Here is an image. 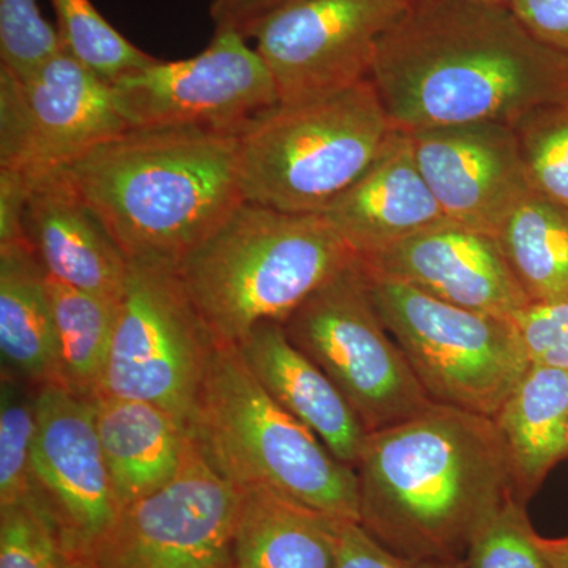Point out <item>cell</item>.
Instances as JSON below:
<instances>
[{
  "label": "cell",
  "instance_id": "1",
  "mask_svg": "<svg viewBox=\"0 0 568 568\" xmlns=\"http://www.w3.org/2000/svg\"><path fill=\"white\" fill-rule=\"evenodd\" d=\"M368 78L395 129L514 126L568 99V54L536 39L510 7L414 0L377 41Z\"/></svg>",
  "mask_w": 568,
  "mask_h": 568
},
{
  "label": "cell",
  "instance_id": "2",
  "mask_svg": "<svg viewBox=\"0 0 568 568\" xmlns=\"http://www.w3.org/2000/svg\"><path fill=\"white\" fill-rule=\"evenodd\" d=\"M354 469L358 525L410 559L465 560L478 529L515 497L495 420L437 403L368 433Z\"/></svg>",
  "mask_w": 568,
  "mask_h": 568
},
{
  "label": "cell",
  "instance_id": "3",
  "mask_svg": "<svg viewBox=\"0 0 568 568\" xmlns=\"http://www.w3.org/2000/svg\"><path fill=\"white\" fill-rule=\"evenodd\" d=\"M62 171L130 261L178 265L244 203L235 133L130 129Z\"/></svg>",
  "mask_w": 568,
  "mask_h": 568
},
{
  "label": "cell",
  "instance_id": "4",
  "mask_svg": "<svg viewBox=\"0 0 568 568\" xmlns=\"http://www.w3.org/2000/svg\"><path fill=\"white\" fill-rule=\"evenodd\" d=\"M354 257L323 213L244 201L175 271L216 346H237L257 325L283 323Z\"/></svg>",
  "mask_w": 568,
  "mask_h": 568
},
{
  "label": "cell",
  "instance_id": "5",
  "mask_svg": "<svg viewBox=\"0 0 568 568\" xmlns=\"http://www.w3.org/2000/svg\"><path fill=\"white\" fill-rule=\"evenodd\" d=\"M186 435L234 487L272 489L331 517L358 521L354 467L272 399L237 346H216Z\"/></svg>",
  "mask_w": 568,
  "mask_h": 568
},
{
  "label": "cell",
  "instance_id": "6",
  "mask_svg": "<svg viewBox=\"0 0 568 568\" xmlns=\"http://www.w3.org/2000/svg\"><path fill=\"white\" fill-rule=\"evenodd\" d=\"M394 130L369 78L332 95L278 103L237 134L242 196L275 211L323 213Z\"/></svg>",
  "mask_w": 568,
  "mask_h": 568
},
{
  "label": "cell",
  "instance_id": "7",
  "mask_svg": "<svg viewBox=\"0 0 568 568\" xmlns=\"http://www.w3.org/2000/svg\"><path fill=\"white\" fill-rule=\"evenodd\" d=\"M361 264L377 315L429 399L495 418L532 365L514 320L459 308Z\"/></svg>",
  "mask_w": 568,
  "mask_h": 568
},
{
  "label": "cell",
  "instance_id": "8",
  "mask_svg": "<svg viewBox=\"0 0 568 568\" xmlns=\"http://www.w3.org/2000/svg\"><path fill=\"white\" fill-rule=\"evenodd\" d=\"M282 325L291 343L339 388L366 433L402 424L435 405L377 315L357 256Z\"/></svg>",
  "mask_w": 568,
  "mask_h": 568
},
{
  "label": "cell",
  "instance_id": "9",
  "mask_svg": "<svg viewBox=\"0 0 568 568\" xmlns=\"http://www.w3.org/2000/svg\"><path fill=\"white\" fill-rule=\"evenodd\" d=\"M215 349L175 265L130 261L97 395L151 403L186 432Z\"/></svg>",
  "mask_w": 568,
  "mask_h": 568
},
{
  "label": "cell",
  "instance_id": "10",
  "mask_svg": "<svg viewBox=\"0 0 568 568\" xmlns=\"http://www.w3.org/2000/svg\"><path fill=\"white\" fill-rule=\"evenodd\" d=\"M130 129H204L239 134L280 103L271 71L241 33L215 31L183 61H156L111 84Z\"/></svg>",
  "mask_w": 568,
  "mask_h": 568
},
{
  "label": "cell",
  "instance_id": "11",
  "mask_svg": "<svg viewBox=\"0 0 568 568\" xmlns=\"http://www.w3.org/2000/svg\"><path fill=\"white\" fill-rule=\"evenodd\" d=\"M111 84L65 50L20 78L0 65V168L26 178L65 170L129 132Z\"/></svg>",
  "mask_w": 568,
  "mask_h": 568
},
{
  "label": "cell",
  "instance_id": "12",
  "mask_svg": "<svg viewBox=\"0 0 568 568\" xmlns=\"http://www.w3.org/2000/svg\"><path fill=\"white\" fill-rule=\"evenodd\" d=\"M239 504L190 440L178 476L123 507L89 556L95 568H233Z\"/></svg>",
  "mask_w": 568,
  "mask_h": 568
},
{
  "label": "cell",
  "instance_id": "13",
  "mask_svg": "<svg viewBox=\"0 0 568 568\" xmlns=\"http://www.w3.org/2000/svg\"><path fill=\"white\" fill-rule=\"evenodd\" d=\"M403 0H297L271 14L250 39L271 71L280 103H301L368 80L381 36Z\"/></svg>",
  "mask_w": 568,
  "mask_h": 568
},
{
  "label": "cell",
  "instance_id": "14",
  "mask_svg": "<svg viewBox=\"0 0 568 568\" xmlns=\"http://www.w3.org/2000/svg\"><path fill=\"white\" fill-rule=\"evenodd\" d=\"M32 477L58 523L63 548L91 555L119 514L93 399L58 384L37 387Z\"/></svg>",
  "mask_w": 568,
  "mask_h": 568
},
{
  "label": "cell",
  "instance_id": "15",
  "mask_svg": "<svg viewBox=\"0 0 568 568\" xmlns=\"http://www.w3.org/2000/svg\"><path fill=\"white\" fill-rule=\"evenodd\" d=\"M409 133L414 155L450 222L495 235L530 192L514 126L503 122L433 126Z\"/></svg>",
  "mask_w": 568,
  "mask_h": 568
},
{
  "label": "cell",
  "instance_id": "16",
  "mask_svg": "<svg viewBox=\"0 0 568 568\" xmlns=\"http://www.w3.org/2000/svg\"><path fill=\"white\" fill-rule=\"evenodd\" d=\"M361 261L372 271L470 312L514 320L530 305L495 235L450 220Z\"/></svg>",
  "mask_w": 568,
  "mask_h": 568
},
{
  "label": "cell",
  "instance_id": "17",
  "mask_svg": "<svg viewBox=\"0 0 568 568\" xmlns=\"http://www.w3.org/2000/svg\"><path fill=\"white\" fill-rule=\"evenodd\" d=\"M26 244L44 272L85 293L121 301L130 260L63 171L28 178Z\"/></svg>",
  "mask_w": 568,
  "mask_h": 568
},
{
  "label": "cell",
  "instance_id": "18",
  "mask_svg": "<svg viewBox=\"0 0 568 568\" xmlns=\"http://www.w3.org/2000/svg\"><path fill=\"white\" fill-rule=\"evenodd\" d=\"M323 215L361 260L447 220L420 173L409 133L398 129Z\"/></svg>",
  "mask_w": 568,
  "mask_h": 568
},
{
  "label": "cell",
  "instance_id": "19",
  "mask_svg": "<svg viewBox=\"0 0 568 568\" xmlns=\"http://www.w3.org/2000/svg\"><path fill=\"white\" fill-rule=\"evenodd\" d=\"M237 347L272 399L336 459L355 467L368 433L331 377L291 343L282 323L257 325Z\"/></svg>",
  "mask_w": 568,
  "mask_h": 568
},
{
  "label": "cell",
  "instance_id": "20",
  "mask_svg": "<svg viewBox=\"0 0 568 568\" xmlns=\"http://www.w3.org/2000/svg\"><path fill=\"white\" fill-rule=\"evenodd\" d=\"M93 407L119 511L166 487L178 476L190 439L166 410L106 395H97Z\"/></svg>",
  "mask_w": 568,
  "mask_h": 568
},
{
  "label": "cell",
  "instance_id": "21",
  "mask_svg": "<svg viewBox=\"0 0 568 568\" xmlns=\"http://www.w3.org/2000/svg\"><path fill=\"white\" fill-rule=\"evenodd\" d=\"M493 420L506 446L515 497L528 504L568 458V369L530 365Z\"/></svg>",
  "mask_w": 568,
  "mask_h": 568
},
{
  "label": "cell",
  "instance_id": "22",
  "mask_svg": "<svg viewBox=\"0 0 568 568\" xmlns=\"http://www.w3.org/2000/svg\"><path fill=\"white\" fill-rule=\"evenodd\" d=\"M336 521L272 489H241L233 568H335Z\"/></svg>",
  "mask_w": 568,
  "mask_h": 568
},
{
  "label": "cell",
  "instance_id": "23",
  "mask_svg": "<svg viewBox=\"0 0 568 568\" xmlns=\"http://www.w3.org/2000/svg\"><path fill=\"white\" fill-rule=\"evenodd\" d=\"M2 372L33 387L55 384L58 346L48 274L26 242L0 245Z\"/></svg>",
  "mask_w": 568,
  "mask_h": 568
},
{
  "label": "cell",
  "instance_id": "24",
  "mask_svg": "<svg viewBox=\"0 0 568 568\" xmlns=\"http://www.w3.org/2000/svg\"><path fill=\"white\" fill-rule=\"evenodd\" d=\"M530 304L568 302V209L530 192L496 234Z\"/></svg>",
  "mask_w": 568,
  "mask_h": 568
},
{
  "label": "cell",
  "instance_id": "25",
  "mask_svg": "<svg viewBox=\"0 0 568 568\" xmlns=\"http://www.w3.org/2000/svg\"><path fill=\"white\" fill-rule=\"evenodd\" d=\"M55 346V384L93 399L100 390L118 323L119 301L85 293L48 276Z\"/></svg>",
  "mask_w": 568,
  "mask_h": 568
},
{
  "label": "cell",
  "instance_id": "26",
  "mask_svg": "<svg viewBox=\"0 0 568 568\" xmlns=\"http://www.w3.org/2000/svg\"><path fill=\"white\" fill-rule=\"evenodd\" d=\"M63 50L112 84L159 61L104 20L91 0H50Z\"/></svg>",
  "mask_w": 568,
  "mask_h": 568
},
{
  "label": "cell",
  "instance_id": "27",
  "mask_svg": "<svg viewBox=\"0 0 568 568\" xmlns=\"http://www.w3.org/2000/svg\"><path fill=\"white\" fill-rule=\"evenodd\" d=\"M514 129L532 192L568 209V99L528 112Z\"/></svg>",
  "mask_w": 568,
  "mask_h": 568
},
{
  "label": "cell",
  "instance_id": "28",
  "mask_svg": "<svg viewBox=\"0 0 568 568\" xmlns=\"http://www.w3.org/2000/svg\"><path fill=\"white\" fill-rule=\"evenodd\" d=\"M37 387L2 372L0 381V506L33 488Z\"/></svg>",
  "mask_w": 568,
  "mask_h": 568
},
{
  "label": "cell",
  "instance_id": "29",
  "mask_svg": "<svg viewBox=\"0 0 568 568\" xmlns=\"http://www.w3.org/2000/svg\"><path fill=\"white\" fill-rule=\"evenodd\" d=\"M61 530L36 488L0 506V568H54Z\"/></svg>",
  "mask_w": 568,
  "mask_h": 568
},
{
  "label": "cell",
  "instance_id": "30",
  "mask_svg": "<svg viewBox=\"0 0 568 568\" xmlns=\"http://www.w3.org/2000/svg\"><path fill=\"white\" fill-rule=\"evenodd\" d=\"M466 568H552L526 504L510 497L478 529L465 556Z\"/></svg>",
  "mask_w": 568,
  "mask_h": 568
},
{
  "label": "cell",
  "instance_id": "31",
  "mask_svg": "<svg viewBox=\"0 0 568 568\" xmlns=\"http://www.w3.org/2000/svg\"><path fill=\"white\" fill-rule=\"evenodd\" d=\"M62 50L37 0H0V65L24 78Z\"/></svg>",
  "mask_w": 568,
  "mask_h": 568
},
{
  "label": "cell",
  "instance_id": "32",
  "mask_svg": "<svg viewBox=\"0 0 568 568\" xmlns=\"http://www.w3.org/2000/svg\"><path fill=\"white\" fill-rule=\"evenodd\" d=\"M514 323L532 364L568 369V302L530 304Z\"/></svg>",
  "mask_w": 568,
  "mask_h": 568
},
{
  "label": "cell",
  "instance_id": "33",
  "mask_svg": "<svg viewBox=\"0 0 568 568\" xmlns=\"http://www.w3.org/2000/svg\"><path fill=\"white\" fill-rule=\"evenodd\" d=\"M335 568H466L465 560L410 559L376 541L357 521H336Z\"/></svg>",
  "mask_w": 568,
  "mask_h": 568
},
{
  "label": "cell",
  "instance_id": "34",
  "mask_svg": "<svg viewBox=\"0 0 568 568\" xmlns=\"http://www.w3.org/2000/svg\"><path fill=\"white\" fill-rule=\"evenodd\" d=\"M510 9L541 43L568 54V0H515Z\"/></svg>",
  "mask_w": 568,
  "mask_h": 568
},
{
  "label": "cell",
  "instance_id": "35",
  "mask_svg": "<svg viewBox=\"0 0 568 568\" xmlns=\"http://www.w3.org/2000/svg\"><path fill=\"white\" fill-rule=\"evenodd\" d=\"M294 2L297 0H213L211 17L215 31L241 33L250 40L261 22Z\"/></svg>",
  "mask_w": 568,
  "mask_h": 568
},
{
  "label": "cell",
  "instance_id": "36",
  "mask_svg": "<svg viewBox=\"0 0 568 568\" xmlns=\"http://www.w3.org/2000/svg\"><path fill=\"white\" fill-rule=\"evenodd\" d=\"M29 179L0 168V245L26 242L22 220L29 197Z\"/></svg>",
  "mask_w": 568,
  "mask_h": 568
},
{
  "label": "cell",
  "instance_id": "37",
  "mask_svg": "<svg viewBox=\"0 0 568 568\" xmlns=\"http://www.w3.org/2000/svg\"><path fill=\"white\" fill-rule=\"evenodd\" d=\"M540 545L552 568H568V536L560 538L540 536Z\"/></svg>",
  "mask_w": 568,
  "mask_h": 568
},
{
  "label": "cell",
  "instance_id": "38",
  "mask_svg": "<svg viewBox=\"0 0 568 568\" xmlns=\"http://www.w3.org/2000/svg\"><path fill=\"white\" fill-rule=\"evenodd\" d=\"M54 568H95V566H93L91 556L85 552L62 548Z\"/></svg>",
  "mask_w": 568,
  "mask_h": 568
},
{
  "label": "cell",
  "instance_id": "39",
  "mask_svg": "<svg viewBox=\"0 0 568 568\" xmlns=\"http://www.w3.org/2000/svg\"><path fill=\"white\" fill-rule=\"evenodd\" d=\"M484 2H488V3H496V6H506V7H510L511 3L515 2V0H484Z\"/></svg>",
  "mask_w": 568,
  "mask_h": 568
},
{
  "label": "cell",
  "instance_id": "40",
  "mask_svg": "<svg viewBox=\"0 0 568 568\" xmlns=\"http://www.w3.org/2000/svg\"><path fill=\"white\" fill-rule=\"evenodd\" d=\"M403 2L410 3L414 2V0H403Z\"/></svg>",
  "mask_w": 568,
  "mask_h": 568
}]
</instances>
